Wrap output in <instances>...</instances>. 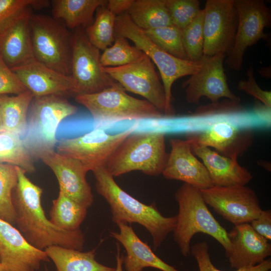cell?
I'll list each match as a JSON object with an SVG mask.
<instances>
[{
    "instance_id": "f1b7e54d",
    "label": "cell",
    "mask_w": 271,
    "mask_h": 271,
    "mask_svg": "<svg viewBox=\"0 0 271 271\" xmlns=\"http://www.w3.org/2000/svg\"><path fill=\"white\" fill-rule=\"evenodd\" d=\"M87 209L59 191L52 201L50 220L58 228L65 231L80 229L87 215Z\"/></svg>"
},
{
    "instance_id": "603a6c76",
    "label": "cell",
    "mask_w": 271,
    "mask_h": 271,
    "mask_svg": "<svg viewBox=\"0 0 271 271\" xmlns=\"http://www.w3.org/2000/svg\"><path fill=\"white\" fill-rule=\"evenodd\" d=\"M191 140L192 152L202 161L213 186L246 185L252 179L251 174L237 159L223 156Z\"/></svg>"
},
{
    "instance_id": "ffe728a7",
    "label": "cell",
    "mask_w": 271,
    "mask_h": 271,
    "mask_svg": "<svg viewBox=\"0 0 271 271\" xmlns=\"http://www.w3.org/2000/svg\"><path fill=\"white\" fill-rule=\"evenodd\" d=\"M253 133L227 121L213 123L203 131L189 133L187 139L198 145L214 148L220 155L237 159L251 146Z\"/></svg>"
},
{
    "instance_id": "cb8c5ba5",
    "label": "cell",
    "mask_w": 271,
    "mask_h": 271,
    "mask_svg": "<svg viewBox=\"0 0 271 271\" xmlns=\"http://www.w3.org/2000/svg\"><path fill=\"white\" fill-rule=\"evenodd\" d=\"M119 232H111L110 236L124 247L126 254L122 257L123 264L126 271H142L147 267H154L162 271H179L166 263L143 241L127 224H117Z\"/></svg>"
},
{
    "instance_id": "3957f363",
    "label": "cell",
    "mask_w": 271,
    "mask_h": 271,
    "mask_svg": "<svg viewBox=\"0 0 271 271\" xmlns=\"http://www.w3.org/2000/svg\"><path fill=\"white\" fill-rule=\"evenodd\" d=\"M175 196L179 212L173 237L182 255L186 257L190 253V242L194 235L203 233L218 241L227 256L231 249L228 232L209 210L200 190L184 183L178 189Z\"/></svg>"
},
{
    "instance_id": "4dcf8cb0",
    "label": "cell",
    "mask_w": 271,
    "mask_h": 271,
    "mask_svg": "<svg viewBox=\"0 0 271 271\" xmlns=\"http://www.w3.org/2000/svg\"><path fill=\"white\" fill-rule=\"evenodd\" d=\"M96 18L85 29L90 42L99 50L110 46L114 41V26L116 16L106 6L98 9Z\"/></svg>"
},
{
    "instance_id": "60d3db41",
    "label": "cell",
    "mask_w": 271,
    "mask_h": 271,
    "mask_svg": "<svg viewBox=\"0 0 271 271\" xmlns=\"http://www.w3.org/2000/svg\"><path fill=\"white\" fill-rule=\"evenodd\" d=\"M252 229L268 241L271 240V211L262 210L258 216L250 223Z\"/></svg>"
},
{
    "instance_id": "484cf974",
    "label": "cell",
    "mask_w": 271,
    "mask_h": 271,
    "mask_svg": "<svg viewBox=\"0 0 271 271\" xmlns=\"http://www.w3.org/2000/svg\"><path fill=\"white\" fill-rule=\"evenodd\" d=\"M44 250L54 263L56 271H115V268L103 265L95 259V249L83 252L54 245Z\"/></svg>"
},
{
    "instance_id": "ab89813d",
    "label": "cell",
    "mask_w": 271,
    "mask_h": 271,
    "mask_svg": "<svg viewBox=\"0 0 271 271\" xmlns=\"http://www.w3.org/2000/svg\"><path fill=\"white\" fill-rule=\"evenodd\" d=\"M246 80H241L237 88L252 95L265 106L271 107V92L261 89L256 83L253 74V69L250 67L247 73Z\"/></svg>"
},
{
    "instance_id": "e575fe53",
    "label": "cell",
    "mask_w": 271,
    "mask_h": 271,
    "mask_svg": "<svg viewBox=\"0 0 271 271\" xmlns=\"http://www.w3.org/2000/svg\"><path fill=\"white\" fill-rule=\"evenodd\" d=\"M203 10L188 26L181 30L182 41L188 60L197 62L203 56L204 37Z\"/></svg>"
},
{
    "instance_id": "f6af8a7d",
    "label": "cell",
    "mask_w": 271,
    "mask_h": 271,
    "mask_svg": "<svg viewBox=\"0 0 271 271\" xmlns=\"http://www.w3.org/2000/svg\"><path fill=\"white\" fill-rule=\"evenodd\" d=\"M3 130V126H2V116H1V110H0V131Z\"/></svg>"
},
{
    "instance_id": "d590c367",
    "label": "cell",
    "mask_w": 271,
    "mask_h": 271,
    "mask_svg": "<svg viewBox=\"0 0 271 271\" xmlns=\"http://www.w3.org/2000/svg\"><path fill=\"white\" fill-rule=\"evenodd\" d=\"M173 25L183 29L199 14L200 1L198 0H165Z\"/></svg>"
},
{
    "instance_id": "7dc6e473",
    "label": "cell",
    "mask_w": 271,
    "mask_h": 271,
    "mask_svg": "<svg viewBox=\"0 0 271 271\" xmlns=\"http://www.w3.org/2000/svg\"><path fill=\"white\" fill-rule=\"evenodd\" d=\"M45 271H49L47 267H45Z\"/></svg>"
},
{
    "instance_id": "8992f818",
    "label": "cell",
    "mask_w": 271,
    "mask_h": 271,
    "mask_svg": "<svg viewBox=\"0 0 271 271\" xmlns=\"http://www.w3.org/2000/svg\"><path fill=\"white\" fill-rule=\"evenodd\" d=\"M114 35L131 40L156 64L160 71L165 92L166 115H174L175 111L171 104L173 100L172 85L177 79L191 75L196 72L201 66V59L197 62H192L178 58L168 53L157 45L144 30L134 24L127 13L116 16Z\"/></svg>"
},
{
    "instance_id": "277c9868",
    "label": "cell",
    "mask_w": 271,
    "mask_h": 271,
    "mask_svg": "<svg viewBox=\"0 0 271 271\" xmlns=\"http://www.w3.org/2000/svg\"><path fill=\"white\" fill-rule=\"evenodd\" d=\"M132 133L110 156L105 165L107 171L113 177L133 171L152 176L162 174L168 156L165 132L150 131Z\"/></svg>"
},
{
    "instance_id": "2e32d148",
    "label": "cell",
    "mask_w": 271,
    "mask_h": 271,
    "mask_svg": "<svg viewBox=\"0 0 271 271\" xmlns=\"http://www.w3.org/2000/svg\"><path fill=\"white\" fill-rule=\"evenodd\" d=\"M49 258L30 244L13 225L0 218V261L4 271H37Z\"/></svg>"
},
{
    "instance_id": "b9f144b4",
    "label": "cell",
    "mask_w": 271,
    "mask_h": 271,
    "mask_svg": "<svg viewBox=\"0 0 271 271\" xmlns=\"http://www.w3.org/2000/svg\"><path fill=\"white\" fill-rule=\"evenodd\" d=\"M134 0H109L106 7L116 16L127 12Z\"/></svg>"
},
{
    "instance_id": "1f68e13d",
    "label": "cell",
    "mask_w": 271,
    "mask_h": 271,
    "mask_svg": "<svg viewBox=\"0 0 271 271\" xmlns=\"http://www.w3.org/2000/svg\"><path fill=\"white\" fill-rule=\"evenodd\" d=\"M17 181L16 166L0 164V218L12 225L16 224L12 194Z\"/></svg>"
},
{
    "instance_id": "d4e9b609",
    "label": "cell",
    "mask_w": 271,
    "mask_h": 271,
    "mask_svg": "<svg viewBox=\"0 0 271 271\" xmlns=\"http://www.w3.org/2000/svg\"><path fill=\"white\" fill-rule=\"evenodd\" d=\"M52 17L62 21L68 29H85L92 23L94 12L106 5L105 0H53Z\"/></svg>"
},
{
    "instance_id": "83f0119b",
    "label": "cell",
    "mask_w": 271,
    "mask_h": 271,
    "mask_svg": "<svg viewBox=\"0 0 271 271\" xmlns=\"http://www.w3.org/2000/svg\"><path fill=\"white\" fill-rule=\"evenodd\" d=\"M126 13L133 23L143 30L173 25L165 0H134Z\"/></svg>"
},
{
    "instance_id": "4316f807",
    "label": "cell",
    "mask_w": 271,
    "mask_h": 271,
    "mask_svg": "<svg viewBox=\"0 0 271 271\" xmlns=\"http://www.w3.org/2000/svg\"><path fill=\"white\" fill-rule=\"evenodd\" d=\"M34 98L28 90L15 95H0V110L4 130L22 138L26 132L28 110Z\"/></svg>"
},
{
    "instance_id": "7c38bea8",
    "label": "cell",
    "mask_w": 271,
    "mask_h": 271,
    "mask_svg": "<svg viewBox=\"0 0 271 271\" xmlns=\"http://www.w3.org/2000/svg\"><path fill=\"white\" fill-rule=\"evenodd\" d=\"M200 192L207 205L234 225L250 223L262 210L256 193L245 185L212 186Z\"/></svg>"
},
{
    "instance_id": "f35d334b",
    "label": "cell",
    "mask_w": 271,
    "mask_h": 271,
    "mask_svg": "<svg viewBox=\"0 0 271 271\" xmlns=\"http://www.w3.org/2000/svg\"><path fill=\"white\" fill-rule=\"evenodd\" d=\"M27 90L0 55V95H17Z\"/></svg>"
},
{
    "instance_id": "4fadbf2b",
    "label": "cell",
    "mask_w": 271,
    "mask_h": 271,
    "mask_svg": "<svg viewBox=\"0 0 271 271\" xmlns=\"http://www.w3.org/2000/svg\"><path fill=\"white\" fill-rule=\"evenodd\" d=\"M203 10V55H226L233 45L238 24L234 0H207Z\"/></svg>"
},
{
    "instance_id": "9a60e30c",
    "label": "cell",
    "mask_w": 271,
    "mask_h": 271,
    "mask_svg": "<svg viewBox=\"0 0 271 271\" xmlns=\"http://www.w3.org/2000/svg\"><path fill=\"white\" fill-rule=\"evenodd\" d=\"M226 56L218 54L202 56L198 70L182 84L189 103L198 104L203 96L209 99L212 103H217L222 97L240 101V97L231 91L227 82L223 68Z\"/></svg>"
},
{
    "instance_id": "44dd1931",
    "label": "cell",
    "mask_w": 271,
    "mask_h": 271,
    "mask_svg": "<svg viewBox=\"0 0 271 271\" xmlns=\"http://www.w3.org/2000/svg\"><path fill=\"white\" fill-rule=\"evenodd\" d=\"M11 69L34 97L74 93L75 83L71 76L54 71L36 59Z\"/></svg>"
},
{
    "instance_id": "bcb514c9",
    "label": "cell",
    "mask_w": 271,
    "mask_h": 271,
    "mask_svg": "<svg viewBox=\"0 0 271 271\" xmlns=\"http://www.w3.org/2000/svg\"><path fill=\"white\" fill-rule=\"evenodd\" d=\"M0 271H4V269H3V266L1 263V261H0Z\"/></svg>"
},
{
    "instance_id": "d6a6232c",
    "label": "cell",
    "mask_w": 271,
    "mask_h": 271,
    "mask_svg": "<svg viewBox=\"0 0 271 271\" xmlns=\"http://www.w3.org/2000/svg\"><path fill=\"white\" fill-rule=\"evenodd\" d=\"M143 54L137 46L130 45L126 38L115 36L113 44L103 50L100 62L103 67L121 66L135 61Z\"/></svg>"
},
{
    "instance_id": "74e56055",
    "label": "cell",
    "mask_w": 271,
    "mask_h": 271,
    "mask_svg": "<svg viewBox=\"0 0 271 271\" xmlns=\"http://www.w3.org/2000/svg\"><path fill=\"white\" fill-rule=\"evenodd\" d=\"M49 4V1L43 0H0V28L25 7L41 9L47 7Z\"/></svg>"
},
{
    "instance_id": "e0dca14e",
    "label": "cell",
    "mask_w": 271,
    "mask_h": 271,
    "mask_svg": "<svg viewBox=\"0 0 271 271\" xmlns=\"http://www.w3.org/2000/svg\"><path fill=\"white\" fill-rule=\"evenodd\" d=\"M40 159L55 175L60 190L88 209L93 202L91 188L86 178L88 172L78 160L53 151Z\"/></svg>"
},
{
    "instance_id": "f546056e",
    "label": "cell",
    "mask_w": 271,
    "mask_h": 271,
    "mask_svg": "<svg viewBox=\"0 0 271 271\" xmlns=\"http://www.w3.org/2000/svg\"><path fill=\"white\" fill-rule=\"evenodd\" d=\"M34 161L20 136L0 131V164L19 167L26 173H32L36 171Z\"/></svg>"
},
{
    "instance_id": "8fae6325",
    "label": "cell",
    "mask_w": 271,
    "mask_h": 271,
    "mask_svg": "<svg viewBox=\"0 0 271 271\" xmlns=\"http://www.w3.org/2000/svg\"><path fill=\"white\" fill-rule=\"evenodd\" d=\"M137 125L118 133H107L95 128L82 136L62 139L57 152L80 161L88 171L105 165L118 146L136 130Z\"/></svg>"
},
{
    "instance_id": "9c48e42d",
    "label": "cell",
    "mask_w": 271,
    "mask_h": 271,
    "mask_svg": "<svg viewBox=\"0 0 271 271\" xmlns=\"http://www.w3.org/2000/svg\"><path fill=\"white\" fill-rule=\"evenodd\" d=\"M100 56L99 50L90 42L85 30L75 29L72 33L71 64L75 96L99 92L117 83L103 70Z\"/></svg>"
},
{
    "instance_id": "52a82bcc",
    "label": "cell",
    "mask_w": 271,
    "mask_h": 271,
    "mask_svg": "<svg viewBox=\"0 0 271 271\" xmlns=\"http://www.w3.org/2000/svg\"><path fill=\"white\" fill-rule=\"evenodd\" d=\"M75 98L88 110L95 121L101 122L157 119L164 115L148 100L127 94L118 83L101 92L77 95Z\"/></svg>"
},
{
    "instance_id": "5b68a950",
    "label": "cell",
    "mask_w": 271,
    "mask_h": 271,
    "mask_svg": "<svg viewBox=\"0 0 271 271\" xmlns=\"http://www.w3.org/2000/svg\"><path fill=\"white\" fill-rule=\"evenodd\" d=\"M63 96L52 94L34 97L31 103L27 128L22 139L34 160L54 151L59 123L78 111L77 107Z\"/></svg>"
},
{
    "instance_id": "836d02e7",
    "label": "cell",
    "mask_w": 271,
    "mask_h": 271,
    "mask_svg": "<svg viewBox=\"0 0 271 271\" xmlns=\"http://www.w3.org/2000/svg\"><path fill=\"white\" fill-rule=\"evenodd\" d=\"M144 31L162 49L175 57L188 60L183 43L181 29L172 25Z\"/></svg>"
},
{
    "instance_id": "ac0fdd59",
    "label": "cell",
    "mask_w": 271,
    "mask_h": 271,
    "mask_svg": "<svg viewBox=\"0 0 271 271\" xmlns=\"http://www.w3.org/2000/svg\"><path fill=\"white\" fill-rule=\"evenodd\" d=\"M31 8L20 10L0 28V55L11 68L35 59L30 29Z\"/></svg>"
},
{
    "instance_id": "8d00e7d4",
    "label": "cell",
    "mask_w": 271,
    "mask_h": 271,
    "mask_svg": "<svg viewBox=\"0 0 271 271\" xmlns=\"http://www.w3.org/2000/svg\"><path fill=\"white\" fill-rule=\"evenodd\" d=\"M190 253L196 260L199 271H222L216 268L212 262L206 242L202 241L193 245ZM270 268L269 258L256 265L241 268L235 271H268Z\"/></svg>"
},
{
    "instance_id": "d6986e66",
    "label": "cell",
    "mask_w": 271,
    "mask_h": 271,
    "mask_svg": "<svg viewBox=\"0 0 271 271\" xmlns=\"http://www.w3.org/2000/svg\"><path fill=\"white\" fill-rule=\"evenodd\" d=\"M171 151L163 171L169 180L181 181L201 190L213 186L203 163L192 151V141L172 139L170 141Z\"/></svg>"
},
{
    "instance_id": "5bb4252c",
    "label": "cell",
    "mask_w": 271,
    "mask_h": 271,
    "mask_svg": "<svg viewBox=\"0 0 271 271\" xmlns=\"http://www.w3.org/2000/svg\"><path fill=\"white\" fill-rule=\"evenodd\" d=\"M103 70L125 90L140 95L166 114L164 88L152 61L143 53L135 61L121 66L103 67Z\"/></svg>"
},
{
    "instance_id": "7a4b0ae2",
    "label": "cell",
    "mask_w": 271,
    "mask_h": 271,
    "mask_svg": "<svg viewBox=\"0 0 271 271\" xmlns=\"http://www.w3.org/2000/svg\"><path fill=\"white\" fill-rule=\"evenodd\" d=\"M97 192L108 203L112 221L130 224L137 223L144 226L150 233L156 250L167 235L173 231L177 216L165 217L158 210L155 203L145 204L122 190L105 167L92 171Z\"/></svg>"
},
{
    "instance_id": "6da1fadb",
    "label": "cell",
    "mask_w": 271,
    "mask_h": 271,
    "mask_svg": "<svg viewBox=\"0 0 271 271\" xmlns=\"http://www.w3.org/2000/svg\"><path fill=\"white\" fill-rule=\"evenodd\" d=\"M16 169L18 181L12 194L15 224L25 239L40 250L55 245L82 250L85 238L80 229L65 231L53 224L42 205L43 189L32 182L24 170Z\"/></svg>"
},
{
    "instance_id": "7bdbcfd3",
    "label": "cell",
    "mask_w": 271,
    "mask_h": 271,
    "mask_svg": "<svg viewBox=\"0 0 271 271\" xmlns=\"http://www.w3.org/2000/svg\"><path fill=\"white\" fill-rule=\"evenodd\" d=\"M122 256L120 255V249L117 246V253L116 255V267L115 268V271H123L122 269V264H123V259Z\"/></svg>"
},
{
    "instance_id": "ee69618b",
    "label": "cell",
    "mask_w": 271,
    "mask_h": 271,
    "mask_svg": "<svg viewBox=\"0 0 271 271\" xmlns=\"http://www.w3.org/2000/svg\"><path fill=\"white\" fill-rule=\"evenodd\" d=\"M270 67H263L261 68L259 70V73L260 75H262L263 77L270 78Z\"/></svg>"
},
{
    "instance_id": "30bf717a",
    "label": "cell",
    "mask_w": 271,
    "mask_h": 271,
    "mask_svg": "<svg viewBox=\"0 0 271 271\" xmlns=\"http://www.w3.org/2000/svg\"><path fill=\"white\" fill-rule=\"evenodd\" d=\"M238 24L232 47L227 54L225 62L235 71L242 67L246 49L261 39L266 40L264 30L271 24V11L263 0H234Z\"/></svg>"
},
{
    "instance_id": "7402d4cb",
    "label": "cell",
    "mask_w": 271,
    "mask_h": 271,
    "mask_svg": "<svg viewBox=\"0 0 271 271\" xmlns=\"http://www.w3.org/2000/svg\"><path fill=\"white\" fill-rule=\"evenodd\" d=\"M228 234L231 249L226 257L232 268L253 266L271 255L268 241L256 232L249 223L234 225Z\"/></svg>"
},
{
    "instance_id": "ba28073f",
    "label": "cell",
    "mask_w": 271,
    "mask_h": 271,
    "mask_svg": "<svg viewBox=\"0 0 271 271\" xmlns=\"http://www.w3.org/2000/svg\"><path fill=\"white\" fill-rule=\"evenodd\" d=\"M30 29L35 59L54 71L71 76L72 33L65 24L53 17L32 14Z\"/></svg>"
}]
</instances>
